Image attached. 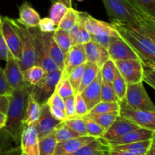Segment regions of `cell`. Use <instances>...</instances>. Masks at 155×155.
Segmentation results:
<instances>
[{"label": "cell", "mask_w": 155, "mask_h": 155, "mask_svg": "<svg viewBox=\"0 0 155 155\" xmlns=\"http://www.w3.org/2000/svg\"><path fill=\"white\" fill-rule=\"evenodd\" d=\"M32 86L27 84L15 89L8 96V107L6 113L7 118L3 129L11 136L17 146H20L21 144V133L24 128L23 120Z\"/></svg>", "instance_id": "obj_1"}, {"label": "cell", "mask_w": 155, "mask_h": 155, "mask_svg": "<svg viewBox=\"0 0 155 155\" xmlns=\"http://www.w3.org/2000/svg\"><path fill=\"white\" fill-rule=\"evenodd\" d=\"M120 37L134 50L143 66L155 68V42L135 30L130 24L111 21Z\"/></svg>", "instance_id": "obj_2"}, {"label": "cell", "mask_w": 155, "mask_h": 155, "mask_svg": "<svg viewBox=\"0 0 155 155\" xmlns=\"http://www.w3.org/2000/svg\"><path fill=\"white\" fill-rule=\"evenodd\" d=\"M108 18L111 21L130 24L155 22V18L138 12L127 0H102Z\"/></svg>", "instance_id": "obj_3"}, {"label": "cell", "mask_w": 155, "mask_h": 155, "mask_svg": "<svg viewBox=\"0 0 155 155\" xmlns=\"http://www.w3.org/2000/svg\"><path fill=\"white\" fill-rule=\"evenodd\" d=\"M9 21L18 33L21 45V61H19L22 71H25L33 65L37 64L33 37L29 28L21 24L18 19H12L9 18Z\"/></svg>", "instance_id": "obj_4"}, {"label": "cell", "mask_w": 155, "mask_h": 155, "mask_svg": "<svg viewBox=\"0 0 155 155\" xmlns=\"http://www.w3.org/2000/svg\"><path fill=\"white\" fill-rule=\"evenodd\" d=\"M61 77L59 69L49 73H45L42 78L32 86L30 96L42 107L47 104L48 98L55 92L58 83Z\"/></svg>", "instance_id": "obj_5"}, {"label": "cell", "mask_w": 155, "mask_h": 155, "mask_svg": "<svg viewBox=\"0 0 155 155\" xmlns=\"http://www.w3.org/2000/svg\"><path fill=\"white\" fill-rule=\"evenodd\" d=\"M124 100L133 108L155 112V106L145 90L143 82L127 85Z\"/></svg>", "instance_id": "obj_6"}, {"label": "cell", "mask_w": 155, "mask_h": 155, "mask_svg": "<svg viewBox=\"0 0 155 155\" xmlns=\"http://www.w3.org/2000/svg\"><path fill=\"white\" fill-rule=\"evenodd\" d=\"M118 102L120 105V116L132 121L139 127L155 130V112L133 108L124 99Z\"/></svg>", "instance_id": "obj_7"}, {"label": "cell", "mask_w": 155, "mask_h": 155, "mask_svg": "<svg viewBox=\"0 0 155 155\" xmlns=\"http://www.w3.org/2000/svg\"><path fill=\"white\" fill-rule=\"evenodd\" d=\"M33 37V47H34L35 54H36L37 65H39L43 68L45 73L52 72L58 70L57 65L55 64L52 59L48 55L45 45L42 40L41 31L39 27H30L29 28Z\"/></svg>", "instance_id": "obj_8"}, {"label": "cell", "mask_w": 155, "mask_h": 155, "mask_svg": "<svg viewBox=\"0 0 155 155\" xmlns=\"http://www.w3.org/2000/svg\"><path fill=\"white\" fill-rule=\"evenodd\" d=\"M116 68L127 84L142 82L143 64L139 59L115 61Z\"/></svg>", "instance_id": "obj_9"}, {"label": "cell", "mask_w": 155, "mask_h": 155, "mask_svg": "<svg viewBox=\"0 0 155 155\" xmlns=\"http://www.w3.org/2000/svg\"><path fill=\"white\" fill-rule=\"evenodd\" d=\"M87 61L85 50V44H77L72 45L69 51L64 55V69L61 72V77H67L68 74Z\"/></svg>", "instance_id": "obj_10"}, {"label": "cell", "mask_w": 155, "mask_h": 155, "mask_svg": "<svg viewBox=\"0 0 155 155\" xmlns=\"http://www.w3.org/2000/svg\"><path fill=\"white\" fill-rule=\"evenodd\" d=\"M0 31L10 53L20 61L21 58L20 39L17 31L9 21L8 17H3L2 18Z\"/></svg>", "instance_id": "obj_11"}, {"label": "cell", "mask_w": 155, "mask_h": 155, "mask_svg": "<svg viewBox=\"0 0 155 155\" xmlns=\"http://www.w3.org/2000/svg\"><path fill=\"white\" fill-rule=\"evenodd\" d=\"M3 70L6 80L12 90L19 89L28 84L24 80L23 71L20 66L19 61L12 54H9L6 60L5 68Z\"/></svg>", "instance_id": "obj_12"}, {"label": "cell", "mask_w": 155, "mask_h": 155, "mask_svg": "<svg viewBox=\"0 0 155 155\" xmlns=\"http://www.w3.org/2000/svg\"><path fill=\"white\" fill-rule=\"evenodd\" d=\"M110 58L113 61L139 59L134 50L121 37H112L107 48Z\"/></svg>", "instance_id": "obj_13"}, {"label": "cell", "mask_w": 155, "mask_h": 155, "mask_svg": "<svg viewBox=\"0 0 155 155\" xmlns=\"http://www.w3.org/2000/svg\"><path fill=\"white\" fill-rule=\"evenodd\" d=\"M139 128L140 127L136 124L118 115L113 124L105 130L101 138L107 142H110Z\"/></svg>", "instance_id": "obj_14"}, {"label": "cell", "mask_w": 155, "mask_h": 155, "mask_svg": "<svg viewBox=\"0 0 155 155\" xmlns=\"http://www.w3.org/2000/svg\"><path fill=\"white\" fill-rule=\"evenodd\" d=\"M21 151L28 155L39 154V137L36 123L24 126L21 138Z\"/></svg>", "instance_id": "obj_15"}, {"label": "cell", "mask_w": 155, "mask_h": 155, "mask_svg": "<svg viewBox=\"0 0 155 155\" xmlns=\"http://www.w3.org/2000/svg\"><path fill=\"white\" fill-rule=\"evenodd\" d=\"M61 121L58 120L51 115L48 104H44L41 107L40 114L36 122V127L37 130L38 137L42 139L44 136L50 134L54 130V128Z\"/></svg>", "instance_id": "obj_16"}, {"label": "cell", "mask_w": 155, "mask_h": 155, "mask_svg": "<svg viewBox=\"0 0 155 155\" xmlns=\"http://www.w3.org/2000/svg\"><path fill=\"white\" fill-rule=\"evenodd\" d=\"M86 28L90 35L95 36H109L112 37H120L117 31L115 30L111 23L95 19L87 13L86 17Z\"/></svg>", "instance_id": "obj_17"}, {"label": "cell", "mask_w": 155, "mask_h": 155, "mask_svg": "<svg viewBox=\"0 0 155 155\" xmlns=\"http://www.w3.org/2000/svg\"><path fill=\"white\" fill-rule=\"evenodd\" d=\"M101 82L102 79L99 71L96 78L80 92L89 110L101 101Z\"/></svg>", "instance_id": "obj_18"}, {"label": "cell", "mask_w": 155, "mask_h": 155, "mask_svg": "<svg viewBox=\"0 0 155 155\" xmlns=\"http://www.w3.org/2000/svg\"><path fill=\"white\" fill-rule=\"evenodd\" d=\"M95 139H96V138L90 136H82L64 142H58L54 155H68L73 154Z\"/></svg>", "instance_id": "obj_19"}, {"label": "cell", "mask_w": 155, "mask_h": 155, "mask_svg": "<svg viewBox=\"0 0 155 155\" xmlns=\"http://www.w3.org/2000/svg\"><path fill=\"white\" fill-rule=\"evenodd\" d=\"M154 135L155 130H148V129L140 127V128L136 129V130H134L133 131L130 132V133H127V134L118 138V139L110 141V142H109V143L112 146L113 145H125V144L151 139L154 138Z\"/></svg>", "instance_id": "obj_20"}, {"label": "cell", "mask_w": 155, "mask_h": 155, "mask_svg": "<svg viewBox=\"0 0 155 155\" xmlns=\"http://www.w3.org/2000/svg\"><path fill=\"white\" fill-rule=\"evenodd\" d=\"M85 50L87 61L95 64L99 68L110 58L107 49L92 40L85 44Z\"/></svg>", "instance_id": "obj_21"}, {"label": "cell", "mask_w": 155, "mask_h": 155, "mask_svg": "<svg viewBox=\"0 0 155 155\" xmlns=\"http://www.w3.org/2000/svg\"><path fill=\"white\" fill-rule=\"evenodd\" d=\"M110 151L111 145L109 142L102 138H98L68 155H109Z\"/></svg>", "instance_id": "obj_22"}, {"label": "cell", "mask_w": 155, "mask_h": 155, "mask_svg": "<svg viewBox=\"0 0 155 155\" xmlns=\"http://www.w3.org/2000/svg\"><path fill=\"white\" fill-rule=\"evenodd\" d=\"M53 33H42V40H43L44 44L45 45L47 51L48 53V55L50 56L53 61L57 65L58 68L62 72L64 69V55L62 53L61 50L57 45V43L54 41L53 38Z\"/></svg>", "instance_id": "obj_23"}, {"label": "cell", "mask_w": 155, "mask_h": 155, "mask_svg": "<svg viewBox=\"0 0 155 155\" xmlns=\"http://www.w3.org/2000/svg\"><path fill=\"white\" fill-rule=\"evenodd\" d=\"M19 8V18L18 21L24 24L27 28L38 27L40 21V16L39 13L30 5V3L24 1Z\"/></svg>", "instance_id": "obj_24"}, {"label": "cell", "mask_w": 155, "mask_h": 155, "mask_svg": "<svg viewBox=\"0 0 155 155\" xmlns=\"http://www.w3.org/2000/svg\"><path fill=\"white\" fill-rule=\"evenodd\" d=\"M154 139L155 137L151 139H148V140L140 141V142H133V143L125 144V145H113V146L111 145V149L129 151V152L138 155H145Z\"/></svg>", "instance_id": "obj_25"}, {"label": "cell", "mask_w": 155, "mask_h": 155, "mask_svg": "<svg viewBox=\"0 0 155 155\" xmlns=\"http://www.w3.org/2000/svg\"><path fill=\"white\" fill-rule=\"evenodd\" d=\"M12 139L4 129L0 130V155H21V146L12 147Z\"/></svg>", "instance_id": "obj_26"}, {"label": "cell", "mask_w": 155, "mask_h": 155, "mask_svg": "<svg viewBox=\"0 0 155 155\" xmlns=\"http://www.w3.org/2000/svg\"><path fill=\"white\" fill-rule=\"evenodd\" d=\"M41 107H42L30 95L23 120L24 126L30 125L37 121L40 114Z\"/></svg>", "instance_id": "obj_27"}, {"label": "cell", "mask_w": 155, "mask_h": 155, "mask_svg": "<svg viewBox=\"0 0 155 155\" xmlns=\"http://www.w3.org/2000/svg\"><path fill=\"white\" fill-rule=\"evenodd\" d=\"M100 71V68L93 63L89 61H86L85 63L84 71H83V77H82L81 83H80V88H79L78 93H80L85 87L90 84L98 75Z\"/></svg>", "instance_id": "obj_28"}, {"label": "cell", "mask_w": 155, "mask_h": 155, "mask_svg": "<svg viewBox=\"0 0 155 155\" xmlns=\"http://www.w3.org/2000/svg\"><path fill=\"white\" fill-rule=\"evenodd\" d=\"M54 131L42 139H39V155H54L57 145Z\"/></svg>", "instance_id": "obj_29"}, {"label": "cell", "mask_w": 155, "mask_h": 155, "mask_svg": "<svg viewBox=\"0 0 155 155\" xmlns=\"http://www.w3.org/2000/svg\"><path fill=\"white\" fill-rule=\"evenodd\" d=\"M54 131L58 142H64V141L69 140V139H74V138L82 136V135L73 130L63 121H61L60 124L56 126Z\"/></svg>", "instance_id": "obj_30"}, {"label": "cell", "mask_w": 155, "mask_h": 155, "mask_svg": "<svg viewBox=\"0 0 155 155\" xmlns=\"http://www.w3.org/2000/svg\"><path fill=\"white\" fill-rule=\"evenodd\" d=\"M138 12L155 18V0H127Z\"/></svg>", "instance_id": "obj_31"}, {"label": "cell", "mask_w": 155, "mask_h": 155, "mask_svg": "<svg viewBox=\"0 0 155 155\" xmlns=\"http://www.w3.org/2000/svg\"><path fill=\"white\" fill-rule=\"evenodd\" d=\"M45 74L43 68L39 65H33L23 71L24 80L28 84L33 86L37 83Z\"/></svg>", "instance_id": "obj_32"}, {"label": "cell", "mask_w": 155, "mask_h": 155, "mask_svg": "<svg viewBox=\"0 0 155 155\" xmlns=\"http://www.w3.org/2000/svg\"><path fill=\"white\" fill-rule=\"evenodd\" d=\"M52 35L55 42L61 50L64 55H65L72 46L68 32L61 29L56 28L55 31L52 33Z\"/></svg>", "instance_id": "obj_33"}, {"label": "cell", "mask_w": 155, "mask_h": 155, "mask_svg": "<svg viewBox=\"0 0 155 155\" xmlns=\"http://www.w3.org/2000/svg\"><path fill=\"white\" fill-rule=\"evenodd\" d=\"M119 115V112H112V113L105 114H89L86 115V117L90 118L91 120L96 122L100 126L103 127L104 130H107L112 124L117 117Z\"/></svg>", "instance_id": "obj_34"}, {"label": "cell", "mask_w": 155, "mask_h": 155, "mask_svg": "<svg viewBox=\"0 0 155 155\" xmlns=\"http://www.w3.org/2000/svg\"><path fill=\"white\" fill-rule=\"evenodd\" d=\"M79 19V12L75 10L73 8H70L68 9L66 14L63 18L61 19V22L58 25L57 28L61 29L68 32L78 22Z\"/></svg>", "instance_id": "obj_35"}, {"label": "cell", "mask_w": 155, "mask_h": 155, "mask_svg": "<svg viewBox=\"0 0 155 155\" xmlns=\"http://www.w3.org/2000/svg\"><path fill=\"white\" fill-rule=\"evenodd\" d=\"M111 84L119 101L124 99L126 96V93H127V85L128 84L124 80L122 76L120 75L117 69L116 70L114 77V80L112 81Z\"/></svg>", "instance_id": "obj_36"}, {"label": "cell", "mask_w": 155, "mask_h": 155, "mask_svg": "<svg viewBox=\"0 0 155 155\" xmlns=\"http://www.w3.org/2000/svg\"><path fill=\"white\" fill-rule=\"evenodd\" d=\"M68 9V8L60 2L58 1L52 3L49 11V18L52 20L56 27H58L59 23L61 22Z\"/></svg>", "instance_id": "obj_37"}, {"label": "cell", "mask_w": 155, "mask_h": 155, "mask_svg": "<svg viewBox=\"0 0 155 155\" xmlns=\"http://www.w3.org/2000/svg\"><path fill=\"white\" fill-rule=\"evenodd\" d=\"M119 110L120 105L118 101H115V102L100 101L90 110H89V114L112 113V112H119Z\"/></svg>", "instance_id": "obj_38"}, {"label": "cell", "mask_w": 155, "mask_h": 155, "mask_svg": "<svg viewBox=\"0 0 155 155\" xmlns=\"http://www.w3.org/2000/svg\"><path fill=\"white\" fill-rule=\"evenodd\" d=\"M82 117L85 122L88 136H92V137L96 138V139L102 137L104 132H105V130L101 126H100L99 124H97L96 122H95L87 117L84 116Z\"/></svg>", "instance_id": "obj_39"}, {"label": "cell", "mask_w": 155, "mask_h": 155, "mask_svg": "<svg viewBox=\"0 0 155 155\" xmlns=\"http://www.w3.org/2000/svg\"><path fill=\"white\" fill-rule=\"evenodd\" d=\"M116 65L114 61L109 58L102 66L100 68V73H101L102 81L112 83L114 77L115 72H116Z\"/></svg>", "instance_id": "obj_40"}, {"label": "cell", "mask_w": 155, "mask_h": 155, "mask_svg": "<svg viewBox=\"0 0 155 155\" xmlns=\"http://www.w3.org/2000/svg\"><path fill=\"white\" fill-rule=\"evenodd\" d=\"M63 122L71 127L73 130L80 133L82 136H88L85 122L82 117L75 116L72 117H68Z\"/></svg>", "instance_id": "obj_41"}, {"label": "cell", "mask_w": 155, "mask_h": 155, "mask_svg": "<svg viewBox=\"0 0 155 155\" xmlns=\"http://www.w3.org/2000/svg\"><path fill=\"white\" fill-rule=\"evenodd\" d=\"M85 64L77 67L74 70H73L71 73L68 75L67 78L69 80L71 86L74 91V93H78L79 88H80V83L82 80V77H83V71H84Z\"/></svg>", "instance_id": "obj_42"}, {"label": "cell", "mask_w": 155, "mask_h": 155, "mask_svg": "<svg viewBox=\"0 0 155 155\" xmlns=\"http://www.w3.org/2000/svg\"><path fill=\"white\" fill-rule=\"evenodd\" d=\"M101 101L115 102L119 101L111 83L102 81L101 85Z\"/></svg>", "instance_id": "obj_43"}, {"label": "cell", "mask_w": 155, "mask_h": 155, "mask_svg": "<svg viewBox=\"0 0 155 155\" xmlns=\"http://www.w3.org/2000/svg\"><path fill=\"white\" fill-rule=\"evenodd\" d=\"M55 92L63 99L75 95L74 91L67 77H61L55 89Z\"/></svg>", "instance_id": "obj_44"}, {"label": "cell", "mask_w": 155, "mask_h": 155, "mask_svg": "<svg viewBox=\"0 0 155 155\" xmlns=\"http://www.w3.org/2000/svg\"><path fill=\"white\" fill-rule=\"evenodd\" d=\"M86 15H87L86 12H79V19L77 24L80 31V44H86L91 41L90 34L86 30V24H85Z\"/></svg>", "instance_id": "obj_45"}, {"label": "cell", "mask_w": 155, "mask_h": 155, "mask_svg": "<svg viewBox=\"0 0 155 155\" xmlns=\"http://www.w3.org/2000/svg\"><path fill=\"white\" fill-rule=\"evenodd\" d=\"M74 101H75V112L76 116L84 117L89 113L86 104L84 100L82 98L80 93H77L74 95Z\"/></svg>", "instance_id": "obj_46"}, {"label": "cell", "mask_w": 155, "mask_h": 155, "mask_svg": "<svg viewBox=\"0 0 155 155\" xmlns=\"http://www.w3.org/2000/svg\"><path fill=\"white\" fill-rule=\"evenodd\" d=\"M142 82L146 83L152 89H155V68L143 66Z\"/></svg>", "instance_id": "obj_47"}, {"label": "cell", "mask_w": 155, "mask_h": 155, "mask_svg": "<svg viewBox=\"0 0 155 155\" xmlns=\"http://www.w3.org/2000/svg\"><path fill=\"white\" fill-rule=\"evenodd\" d=\"M38 27L42 33H54L57 28L54 23L50 18H44L40 19Z\"/></svg>", "instance_id": "obj_48"}, {"label": "cell", "mask_w": 155, "mask_h": 155, "mask_svg": "<svg viewBox=\"0 0 155 155\" xmlns=\"http://www.w3.org/2000/svg\"><path fill=\"white\" fill-rule=\"evenodd\" d=\"M12 92H13V90L9 86L8 83L6 80L5 76L4 74V70L0 66V95L9 96Z\"/></svg>", "instance_id": "obj_49"}, {"label": "cell", "mask_w": 155, "mask_h": 155, "mask_svg": "<svg viewBox=\"0 0 155 155\" xmlns=\"http://www.w3.org/2000/svg\"><path fill=\"white\" fill-rule=\"evenodd\" d=\"M64 111L68 117H72L76 116L75 112V101L74 95L68 97L64 99Z\"/></svg>", "instance_id": "obj_50"}, {"label": "cell", "mask_w": 155, "mask_h": 155, "mask_svg": "<svg viewBox=\"0 0 155 155\" xmlns=\"http://www.w3.org/2000/svg\"><path fill=\"white\" fill-rule=\"evenodd\" d=\"M47 104L64 110V99L55 92L48 98Z\"/></svg>", "instance_id": "obj_51"}, {"label": "cell", "mask_w": 155, "mask_h": 155, "mask_svg": "<svg viewBox=\"0 0 155 155\" xmlns=\"http://www.w3.org/2000/svg\"><path fill=\"white\" fill-rule=\"evenodd\" d=\"M91 40L93 42H96V43L99 44L102 47L105 48L107 49L108 48L109 43H110V40H111L112 36H95V35H90Z\"/></svg>", "instance_id": "obj_52"}, {"label": "cell", "mask_w": 155, "mask_h": 155, "mask_svg": "<svg viewBox=\"0 0 155 155\" xmlns=\"http://www.w3.org/2000/svg\"><path fill=\"white\" fill-rule=\"evenodd\" d=\"M10 54L5 41L0 31V61H6Z\"/></svg>", "instance_id": "obj_53"}, {"label": "cell", "mask_w": 155, "mask_h": 155, "mask_svg": "<svg viewBox=\"0 0 155 155\" xmlns=\"http://www.w3.org/2000/svg\"><path fill=\"white\" fill-rule=\"evenodd\" d=\"M48 106H49V110L51 115L56 120L60 121H64V120H66L68 118L64 110H61V109L58 108V107H54V106L49 105V104H48Z\"/></svg>", "instance_id": "obj_54"}, {"label": "cell", "mask_w": 155, "mask_h": 155, "mask_svg": "<svg viewBox=\"0 0 155 155\" xmlns=\"http://www.w3.org/2000/svg\"><path fill=\"white\" fill-rule=\"evenodd\" d=\"M68 33H69L70 39H71V45H75L80 44V31H79L78 24H77L75 26H74L68 31Z\"/></svg>", "instance_id": "obj_55"}, {"label": "cell", "mask_w": 155, "mask_h": 155, "mask_svg": "<svg viewBox=\"0 0 155 155\" xmlns=\"http://www.w3.org/2000/svg\"><path fill=\"white\" fill-rule=\"evenodd\" d=\"M8 107V96L0 95V111L6 114Z\"/></svg>", "instance_id": "obj_56"}, {"label": "cell", "mask_w": 155, "mask_h": 155, "mask_svg": "<svg viewBox=\"0 0 155 155\" xmlns=\"http://www.w3.org/2000/svg\"><path fill=\"white\" fill-rule=\"evenodd\" d=\"M109 155H138L133 153L129 152V151H117V150H112L110 151Z\"/></svg>", "instance_id": "obj_57"}, {"label": "cell", "mask_w": 155, "mask_h": 155, "mask_svg": "<svg viewBox=\"0 0 155 155\" xmlns=\"http://www.w3.org/2000/svg\"><path fill=\"white\" fill-rule=\"evenodd\" d=\"M6 118H7L6 114L0 111V130H1V129H2L3 127L5 126Z\"/></svg>", "instance_id": "obj_58"}, {"label": "cell", "mask_w": 155, "mask_h": 155, "mask_svg": "<svg viewBox=\"0 0 155 155\" xmlns=\"http://www.w3.org/2000/svg\"><path fill=\"white\" fill-rule=\"evenodd\" d=\"M145 155H155V139L153 141L151 145H150L149 148L146 151Z\"/></svg>", "instance_id": "obj_59"}, {"label": "cell", "mask_w": 155, "mask_h": 155, "mask_svg": "<svg viewBox=\"0 0 155 155\" xmlns=\"http://www.w3.org/2000/svg\"><path fill=\"white\" fill-rule=\"evenodd\" d=\"M60 2L63 3L64 5H66L68 8H72V0H58Z\"/></svg>", "instance_id": "obj_60"}, {"label": "cell", "mask_w": 155, "mask_h": 155, "mask_svg": "<svg viewBox=\"0 0 155 155\" xmlns=\"http://www.w3.org/2000/svg\"><path fill=\"white\" fill-rule=\"evenodd\" d=\"M1 26H2V18L0 16V29H1Z\"/></svg>", "instance_id": "obj_61"}, {"label": "cell", "mask_w": 155, "mask_h": 155, "mask_svg": "<svg viewBox=\"0 0 155 155\" xmlns=\"http://www.w3.org/2000/svg\"><path fill=\"white\" fill-rule=\"evenodd\" d=\"M49 1L51 2L52 3H54V2H58V0H49Z\"/></svg>", "instance_id": "obj_62"}, {"label": "cell", "mask_w": 155, "mask_h": 155, "mask_svg": "<svg viewBox=\"0 0 155 155\" xmlns=\"http://www.w3.org/2000/svg\"><path fill=\"white\" fill-rule=\"evenodd\" d=\"M21 155H28L27 154H26V153H24V152H21Z\"/></svg>", "instance_id": "obj_63"}, {"label": "cell", "mask_w": 155, "mask_h": 155, "mask_svg": "<svg viewBox=\"0 0 155 155\" xmlns=\"http://www.w3.org/2000/svg\"><path fill=\"white\" fill-rule=\"evenodd\" d=\"M78 1H80V2H82V1H83V0H78Z\"/></svg>", "instance_id": "obj_64"}]
</instances>
